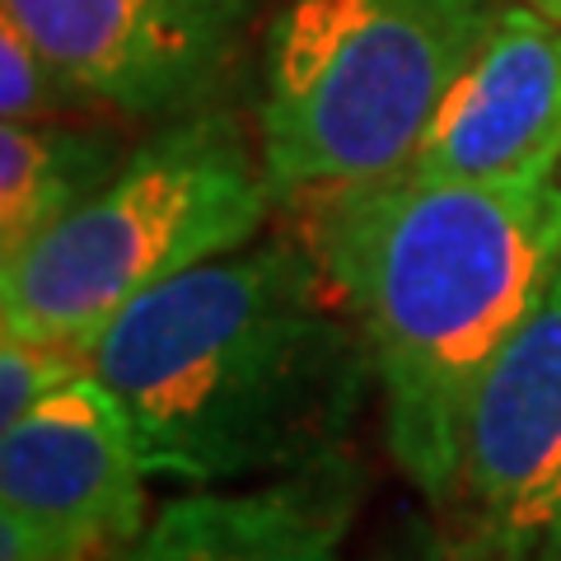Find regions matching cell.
<instances>
[{
	"instance_id": "obj_1",
	"label": "cell",
	"mask_w": 561,
	"mask_h": 561,
	"mask_svg": "<svg viewBox=\"0 0 561 561\" xmlns=\"http://www.w3.org/2000/svg\"><path fill=\"white\" fill-rule=\"evenodd\" d=\"M300 239L365 332L398 468L445 511L472 398L561 262V164L323 187L300 197Z\"/></svg>"
},
{
	"instance_id": "obj_2",
	"label": "cell",
	"mask_w": 561,
	"mask_h": 561,
	"mask_svg": "<svg viewBox=\"0 0 561 561\" xmlns=\"http://www.w3.org/2000/svg\"><path fill=\"white\" fill-rule=\"evenodd\" d=\"M90 370L150 478L225 486L346 449L375 356L305 239H272L131 300L90 342Z\"/></svg>"
},
{
	"instance_id": "obj_3",
	"label": "cell",
	"mask_w": 561,
	"mask_h": 561,
	"mask_svg": "<svg viewBox=\"0 0 561 561\" xmlns=\"http://www.w3.org/2000/svg\"><path fill=\"white\" fill-rule=\"evenodd\" d=\"M505 0H280L262 38L257 146L276 202L412 160Z\"/></svg>"
},
{
	"instance_id": "obj_4",
	"label": "cell",
	"mask_w": 561,
	"mask_h": 561,
	"mask_svg": "<svg viewBox=\"0 0 561 561\" xmlns=\"http://www.w3.org/2000/svg\"><path fill=\"white\" fill-rule=\"evenodd\" d=\"M276 192L234 108L169 117L61 225L0 262V328L90 346L122 309L253 243Z\"/></svg>"
},
{
	"instance_id": "obj_5",
	"label": "cell",
	"mask_w": 561,
	"mask_h": 561,
	"mask_svg": "<svg viewBox=\"0 0 561 561\" xmlns=\"http://www.w3.org/2000/svg\"><path fill=\"white\" fill-rule=\"evenodd\" d=\"M146 463L94 370L0 431V529L33 561H122L146 534Z\"/></svg>"
},
{
	"instance_id": "obj_6",
	"label": "cell",
	"mask_w": 561,
	"mask_h": 561,
	"mask_svg": "<svg viewBox=\"0 0 561 561\" xmlns=\"http://www.w3.org/2000/svg\"><path fill=\"white\" fill-rule=\"evenodd\" d=\"M257 0H0L94 113L169 122L234 76Z\"/></svg>"
},
{
	"instance_id": "obj_7",
	"label": "cell",
	"mask_w": 561,
	"mask_h": 561,
	"mask_svg": "<svg viewBox=\"0 0 561 561\" xmlns=\"http://www.w3.org/2000/svg\"><path fill=\"white\" fill-rule=\"evenodd\" d=\"M445 515L511 548L561 542V262L472 398Z\"/></svg>"
},
{
	"instance_id": "obj_8",
	"label": "cell",
	"mask_w": 561,
	"mask_h": 561,
	"mask_svg": "<svg viewBox=\"0 0 561 561\" xmlns=\"http://www.w3.org/2000/svg\"><path fill=\"white\" fill-rule=\"evenodd\" d=\"M538 164H561V24L534 5H501L402 169L472 183Z\"/></svg>"
},
{
	"instance_id": "obj_9",
	"label": "cell",
	"mask_w": 561,
	"mask_h": 561,
	"mask_svg": "<svg viewBox=\"0 0 561 561\" xmlns=\"http://www.w3.org/2000/svg\"><path fill=\"white\" fill-rule=\"evenodd\" d=\"M360 511V463L337 449L257 491L169 501L122 561H337Z\"/></svg>"
},
{
	"instance_id": "obj_10",
	"label": "cell",
	"mask_w": 561,
	"mask_h": 561,
	"mask_svg": "<svg viewBox=\"0 0 561 561\" xmlns=\"http://www.w3.org/2000/svg\"><path fill=\"white\" fill-rule=\"evenodd\" d=\"M127 160L113 131L76 122L0 127V262L20 257L84 206Z\"/></svg>"
},
{
	"instance_id": "obj_11",
	"label": "cell",
	"mask_w": 561,
	"mask_h": 561,
	"mask_svg": "<svg viewBox=\"0 0 561 561\" xmlns=\"http://www.w3.org/2000/svg\"><path fill=\"white\" fill-rule=\"evenodd\" d=\"M76 113H94L57 61L28 33L0 14V117L5 122H66Z\"/></svg>"
},
{
	"instance_id": "obj_12",
	"label": "cell",
	"mask_w": 561,
	"mask_h": 561,
	"mask_svg": "<svg viewBox=\"0 0 561 561\" xmlns=\"http://www.w3.org/2000/svg\"><path fill=\"white\" fill-rule=\"evenodd\" d=\"M90 370V346L38 332H0V431L28 416L76 375Z\"/></svg>"
},
{
	"instance_id": "obj_13",
	"label": "cell",
	"mask_w": 561,
	"mask_h": 561,
	"mask_svg": "<svg viewBox=\"0 0 561 561\" xmlns=\"http://www.w3.org/2000/svg\"><path fill=\"white\" fill-rule=\"evenodd\" d=\"M412 561H561V542H548V548H511V542L472 529L463 519H445L440 529L416 538Z\"/></svg>"
},
{
	"instance_id": "obj_14",
	"label": "cell",
	"mask_w": 561,
	"mask_h": 561,
	"mask_svg": "<svg viewBox=\"0 0 561 561\" xmlns=\"http://www.w3.org/2000/svg\"><path fill=\"white\" fill-rule=\"evenodd\" d=\"M529 5H534V10H542L548 20H557V24H561V0H529Z\"/></svg>"
}]
</instances>
